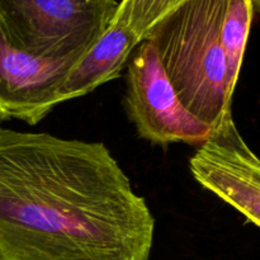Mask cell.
I'll use <instances>...</instances> for the list:
<instances>
[{"instance_id": "obj_8", "label": "cell", "mask_w": 260, "mask_h": 260, "mask_svg": "<svg viewBox=\"0 0 260 260\" xmlns=\"http://www.w3.org/2000/svg\"><path fill=\"white\" fill-rule=\"evenodd\" d=\"M255 12V0H228L221 28V43L226 58V96L233 104L244 53Z\"/></svg>"}, {"instance_id": "obj_5", "label": "cell", "mask_w": 260, "mask_h": 260, "mask_svg": "<svg viewBox=\"0 0 260 260\" xmlns=\"http://www.w3.org/2000/svg\"><path fill=\"white\" fill-rule=\"evenodd\" d=\"M189 170L198 184L260 228V159L243 139L233 116L198 146Z\"/></svg>"}, {"instance_id": "obj_9", "label": "cell", "mask_w": 260, "mask_h": 260, "mask_svg": "<svg viewBox=\"0 0 260 260\" xmlns=\"http://www.w3.org/2000/svg\"><path fill=\"white\" fill-rule=\"evenodd\" d=\"M185 2L188 0H122L113 20L128 27L142 41L157 22Z\"/></svg>"}, {"instance_id": "obj_6", "label": "cell", "mask_w": 260, "mask_h": 260, "mask_svg": "<svg viewBox=\"0 0 260 260\" xmlns=\"http://www.w3.org/2000/svg\"><path fill=\"white\" fill-rule=\"evenodd\" d=\"M76 61L30 55L12 45L0 28V123L36 126L63 103L60 89Z\"/></svg>"}, {"instance_id": "obj_4", "label": "cell", "mask_w": 260, "mask_h": 260, "mask_svg": "<svg viewBox=\"0 0 260 260\" xmlns=\"http://www.w3.org/2000/svg\"><path fill=\"white\" fill-rule=\"evenodd\" d=\"M124 104L141 139L155 145L201 146L213 128L185 108L165 74L155 46L144 38L127 63Z\"/></svg>"}, {"instance_id": "obj_1", "label": "cell", "mask_w": 260, "mask_h": 260, "mask_svg": "<svg viewBox=\"0 0 260 260\" xmlns=\"http://www.w3.org/2000/svg\"><path fill=\"white\" fill-rule=\"evenodd\" d=\"M154 234L103 142L0 123V260H149Z\"/></svg>"}, {"instance_id": "obj_7", "label": "cell", "mask_w": 260, "mask_h": 260, "mask_svg": "<svg viewBox=\"0 0 260 260\" xmlns=\"http://www.w3.org/2000/svg\"><path fill=\"white\" fill-rule=\"evenodd\" d=\"M140 42L141 40L128 27L113 20L101 38L70 69L60 89L63 103L86 95L119 78Z\"/></svg>"}, {"instance_id": "obj_2", "label": "cell", "mask_w": 260, "mask_h": 260, "mask_svg": "<svg viewBox=\"0 0 260 260\" xmlns=\"http://www.w3.org/2000/svg\"><path fill=\"white\" fill-rule=\"evenodd\" d=\"M226 4L228 0H188L145 36L185 108L213 129L233 116L221 43Z\"/></svg>"}, {"instance_id": "obj_3", "label": "cell", "mask_w": 260, "mask_h": 260, "mask_svg": "<svg viewBox=\"0 0 260 260\" xmlns=\"http://www.w3.org/2000/svg\"><path fill=\"white\" fill-rule=\"evenodd\" d=\"M117 0H0V28L18 50L78 61L111 25Z\"/></svg>"}]
</instances>
